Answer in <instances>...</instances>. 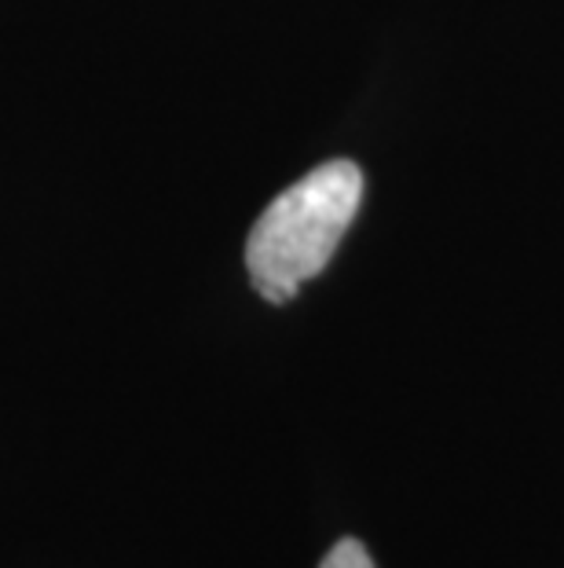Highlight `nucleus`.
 Listing matches in <instances>:
<instances>
[{
	"label": "nucleus",
	"instance_id": "obj_1",
	"mask_svg": "<svg viewBox=\"0 0 564 568\" xmlns=\"http://www.w3.org/2000/svg\"><path fill=\"white\" fill-rule=\"evenodd\" d=\"M363 199V169L356 162L316 165L260 213L246 239V268L257 294L286 305L308 280L327 268L356 221Z\"/></svg>",
	"mask_w": 564,
	"mask_h": 568
},
{
	"label": "nucleus",
	"instance_id": "obj_2",
	"mask_svg": "<svg viewBox=\"0 0 564 568\" xmlns=\"http://www.w3.org/2000/svg\"><path fill=\"white\" fill-rule=\"evenodd\" d=\"M319 568H375V561H370V554L359 539H341L338 547L322 558Z\"/></svg>",
	"mask_w": 564,
	"mask_h": 568
}]
</instances>
